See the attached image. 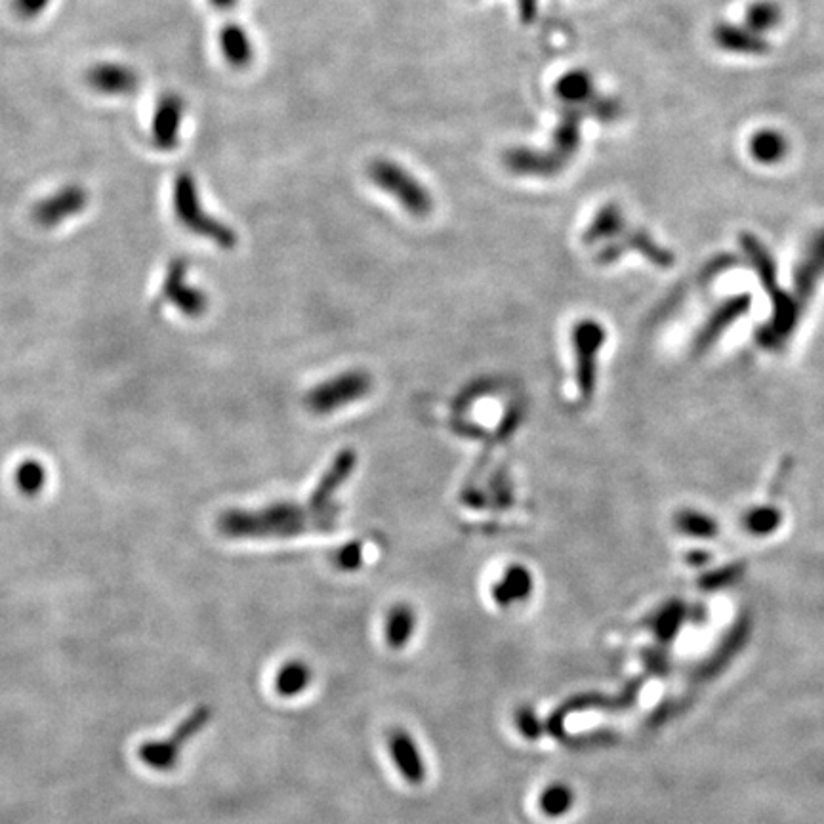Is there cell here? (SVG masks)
<instances>
[{
    "mask_svg": "<svg viewBox=\"0 0 824 824\" xmlns=\"http://www.w3.org/2000/svg\"><path fill=\"white\" fill-rule=\"evenodd\" d=\"M338 510H319L311 502H271L258 510H227L218 517V531L233 540L292 538L311 531H330Z\"/></svg>",
    "mask_w": 824,
    "mask_h": 824,
    "instance_id": "cell-1",
    "label": "cell"
},
{
    "mask_svg": "<svg viewBox=\"0 0 824 824\" xmlns=\"http://www.w3.org/2000/svg\"><path fill=\"white\" fill-rule=\"evenodd\" d=\"M174 212L176 218L187 231L216 243L220 248L231 250L237 245V233L220 222L218 218L210 216L201 205V197L197 191V184L189 172L178 174L174 182Z\"/></svg>",
    "mask_w": 824,
    "mask_h": 824,
    "instance_id": "cell-2",
    "label": "cell"
},
{
    "mask_svg": "<svg viewBox=\"0 0 824 824\" xmlns=\"http://www.w3.org/2000/svg\"><path fill=\"white\" fill-rule=\"evenodd\" d=\"M372 392V376L365 371H346L332 376L309 390L304 403L311 414L329 416Z\"/></svg>",
    "mask_w": 824,
    "mask_h": 824,
    "instance_id": "cell-3",
    "label": "cell"
},
{
    "mask_svg": "<svg viewBox=\"0 0 824 824\" xmlns=\"http://www.w3.org/2000/svg\"><path fill=\"white\" fill-rule=\"evenodd\" d=\"M607 342V330L598 319H578L571 332V344L575 351L578 395L582 401H590L598 388L599 353Z\"/></svg>",
    "mask_w": 824,
    "mask_h": 824,
    "instance_id": "cell-4",
    "label": "cell"
},
{
    "mask_svg": "<svg viewBox=\"0 0 824 824\" xmlns=\"http://www.w3.org/2000/svg\"><path fill=\"white\" fill-rule=\"evenodd\" d=\"M208 718H210L208 708L205 706L197 708L165 741H151L142 744L138 752L140 760L149 769H155V771L174 769L180 760L182 746H186L187 742L191 741L197 733H201V729L208 723Z\"/></svg>",
    "mask_w": 824,
    "mask_h": 824,
    "instance_id": "cell-5",
    "label": "cell"
},
{
    "mask_svg": "<svg viewBox=\"0 0 824 824\" xmlns=\"http://www.w3.org/2000/svg\"><path fill=\"white\" fill-rule=\"evenodd\" d=\"M187 273L189 262L186 258H174L166 266L165 279L161 285V300L187 317L195 319L205 315L208 309V296L203 290L189 285Z\"/></svg>",
    "mask_w": 824,
    "mask_h": 824,
    "instance_id": "cell-6",
    "label": "cell"
},
{
    "mask_svg": "<svg viewBox=\"0 0 824 824\" xmlns=\"http://www.w3.org/2000/svg\"><path fill=\"white\" fill-rule=\"evenodd\" d=\"M88 205V193L81 186H65L56 193L44 197L33 208V218L42 227L60 226L69 218H75Z\"/></svg>",
    "mask_w": 824,
    "mask_h": 824,
    "instance_id": "cell-7",
    "label": "cell"
},
{
    "mask_svg": "<svg viewBox=\"0 0 824 824\" xmlns=\"http://www.w3.org/2000/svg\"><path fill=\"white\" fill-rule=\"evenodd\" d=\"M372 178L378 186L384 187L386 191L395 195L397 201L407 210H411L412 214L424 216L426 212H430L432 208L430 197L424 193L422 187L416 186V182L411 180L407 174H403L399 168L378 163L372 168Z\"/></svg>",
    "mask_w": 824,
    "mask_h": 824,
    "instance_id": "cell-8",
    "label": "cell"
},
{
    "mask_svg": "<svg viewBox=\"0 0 824 824\" xmlns=\"http://www.w3.org/2000/svg\"><path fill=\"white\" fill-rule=\"evenodd\" d=\"M184 113L186 105L178 94H165L159 100L151 123V140L157 149L172 151L178 147Z\"/></svg>",
    "mask_w": 824,
    "mask_h": 824,
    "instance_id": "cell-9",
    "label": "cell"
},
{
    "mask_svg": "<svg viewBox=\"0 0 824 824\" xmlns=\"http://www.w3.org/2000/svg\"><path fill=\"white\" fill-rule=\"evenodd\" d=\"M86 83L103 96H132L140 88L138 73L123 63H98L86 71Z\"/></svg>",
    "mask_w": 824,
    "mask_h": 824,
    "instance_id": "cell-10",
    "label": "cell"
},
{
    "mask_svg": "<svg viewBox=\"0 0 824 824\" xmlns=\"http://www.w3.org/2000/svg\"><path fill=\"white\" fill-rule=\"evenodd\" d=\"M824 277V229H819L807 243L804 256L794 268V296L804 306L813 296L819 281Z\"/></svg>",
    "mask_w": 824,
    "mask_h": 824,
    "instance_id": "cell-11",
    "label": "cell"
},
{
    "mask_svg": "<svg viewBox=\"0 0 824 824\" xmlns=\"http://www.w3.org/2000/svg\"><path fill=\"white\" fill-rule=\"evenodd\" d=\"M357 466V454L351 449H344L334 456L329 468L325 470L323 477L319 479L317 487L309 496V502L317 506L319 510H338L334 504V496L340 491V487L350 479L353 470Z\"/></svg>",
    "mask_w": 824,
    "mask_h": 824,
    "instance_id": "cell-12",
    "label": "cell"
},
{
    "mask_svg": "<svg viewBox=\"0 0 824 824\" xmlns=\"http://www.w3.org/2000/svg\"><path fill=\"white\" fill-rule=\"evenodd\" d=\"M750 304H752L750 294H739V296H733V298L725 300L720 308L708 317L704 327L699 330V334L695 338V344H693L695 351L701 353V351L708 350L720 338L721 332H725L731 325H735L742 315H746L750 311Z\"/></svg>",
    "mask_w": 824,
    "mask_h": 824,
    "instance_id": "cell-13",
    "label": "cell"
},
{
    "mask_svg": "<svg viewBox=\"0 0 824 824\" xmlns=\"http://www.w3.org/2000/svg\"><path fill=\"white\" fill-rule=\"evenodd\" d=\"M714 41L721 50H727L733 54L762 56L769 52V42L746 25L742 27V25H733V23H721L714 29Z\"/></svg>",
    "mask_w": 824,
    "mask_h": 824,
    "instance_id": "cell-14",
    "label": "cell"
},
{
    "mask_svg": "<svg viewBox=\"0 0 824 824\" xmlns=\"http://www.w3.org/2000/svg\"><path fill=\"white\" fill-rule=\"evenodd\" d=\"M533 586L535 582L531 571L523 565H512L502 573V577L498 578V582L493 586V599L500 607L506 609L531 598Z\"/></svg>",
    "mask_w": 824,
    "mask_h": 824,
    "instance_id": "cell-15",
    "label": "cell"
},
{
    "mask_svg": "<svg viewBox=\"0 0 824 824\" xmlns=\"http://www.w3.org/2000/svg\"><path fill=\"white\" fill-rule=\"evenodd\" d=\"M742 250L746 252L752 268L756 271V275L762 281L763 289L767 290L769 298L777 296L781 292V287L777 283V266L773 256L769 254V250L763 247L762 241L752 235V233H742L741 235Z\"/></svg>",
    "mask_w": 824,
    "mask_h": 824,
    "instance_id": "cell-16",
    "label": "cell"
},
{
    "mask_svg": "<svg viewBox=\"0 0 824 824\" xmlns=\"http://www.w3.org/2000/svg\"><path fill=\"white\" fill-rule=\"evenodd\" d=\"M220 48L226 62L235 69H245L254 60V48L247 29L237 23H227L220 31Z\"/></svg>",
    "mask_w": 824,
    "mask_h": 824,
    "instance_id": "cell-17",
    "label": "cell"
},
{
    "mask_svg": "<svg viewBox=\"0 0 824 824\" xmlns=\"http://www.w3.org/2000/svg\"><path fill=\"white\" fill-rule=\"evenodd\" d=\"M750 153L762 165H777L788 153V142L777 130H760L750 140Z\"/></svg>",
    "mask_w": 824,
    "mask_h": 824,
    "instance_id": "cell-18",
    "label": "cell"
},
{
    "mask_svg": "<svg viewBox=\"0 0 824 824\" xmlns=\"http://www.w3.org/2000/svg\"><path fill=\"white\" fill-rule=\"evenodd\" d=\"M416 630V615L414 609L405 603L392 607L386 618V639L392 649H403Z\"/></svg>",
    "mask_w": 824,
    "mask_h": 824,
    "instance_id": "cell-19",
    "label": "cell"
},
{
    "mask_svg": "<svg viewBox=\"0 0 824 824\" xmlns=\"http://www.w3.org/2000/svg\"><path fill=\"white\" fill-rule=\"evenodd\" d=\"M311 678L313 674L308 664L300 660H290L285 666H281L275 678V689L281 697H298L308 689Z\"/></svg>",
    "mask_w": 824,
    "mask_h": 824,
    "instance_id": "cell-20",
    "label": "cell"
},
{
    "mask_svg": "<svg viewBox=\"0 0 824 824\" xmlns=\"http://www.w3.org/2000/svg\"><path fill=\"white\" fill-rule=\"evenodd\" d=\"M676 527L685 536L693 538H714L720 533V523L712 515L704 514L699 510H681L676 515Z\"/></svg>",
    "mask_w": 824,
    "mask_h": 824,
    "instance_id": "cell-21",
    "label": "cell"
},
{
    "mask_svg": "<svg viewBox=\"0 0 824 824\" xmlns=\"http://www.w3.org/2000/svg\"><path fill=\"white\" fill-rule=\"evenodd\" d=\"M540 811L550 817L559 819L571 811L575 804V792L567 784H550L542 794H540Z\"/></svg>",
    "mask_w": 824,
    "mask_h": 824,
    "instance_id": "cell-22",
    "label": "cell"
},
{
    "mask_svg": "<svg viewBox=\"0 0 824 824\" xmlns=\"http://www.w3.org/2000/svg\"><path fill=\"white\" fill-rule=\"evenodd\" d=\"M390 746H392L395 763L403 769V773L407 777H412L409 781H420L422 779V765H420V756H418L416 744L401 731V733L393 735Z\"/></svg>",
    "mask_w": 824,
    "mask_h": 824,
    "instance_id": "cell-23",
    "label": "cell"
},
{
    "mask_svg": "<svg viewBox=\"0 0 824 824\" xmlns=\"http://www.w3.org/2000/svg\"><path fill=\"white\" fill-rule=\"evenodd\" d=\"M14 483L21 495H41L48 483V472L39 460H25L14 472Z\"/></svg>",
    "mask_w": 824,
    "mask_h": 824,
    "instance_id": "cell-24",
    "label": "cell"
},
{
    "mask_svg": "<svg viewBox=\"0 0 824 824\" xmlns=\"http://www.w3.org/2000/svg\"><path fill=\"white\" fill-rule=\"evenodd\" d=\"M783 20L781 8L771 0H760L746 10V27L756 31L758 35L769 33Z\"/></svg>",
    "mask_w": 824,
    "mask_h": 824,
    "instance_id": "cell-25",
    "label": "cell"
},
{
    "mask_svg": "<svg viewBox=\"0 0 824 824\" xmlns=\"http://www.w3.org/2000/svg\"><path fill=\"white\" fill-rule=\"evenodd\" d=\"M742 523L750 535L769 536L781 527L783 514L775 506H758L744 515Z\"/></svg>",
    "mask_w": 824,
    "mask_h": 824,
    "instance_id": "cell-26",
    "label": "cell"
},
{
    "mask_svg": "<svg viewBox=\"0 0 824 824\" xmlns=\"http://www.w3.org/2000/svg\"><path fill=\"white\" fill-rule=\"evenodd\" d=\"M334 565H336L338 569H344V571L357 569V567L361 565V546L355 544V542L342 546V548L334 554Z\"/></svg>",
    "mask_w": 824,
    "mask_h": 824,
    "instance_id": "cell-27",
    "label": "cell"
},
{
    "mask_svg": "<svg viewBox=\"0 0 824 824\" xmlns=\"http://www.w3.org/2000/svg\"><path fill=\"white\" fill-rule=\"evenodd\" d=\"M50 6V0H14V10L23 20H35Z\"/></svg>",
    "mask_w": 824,
    "mask_h": 824,
    "instance_id": "cell-28",
    "label": "cell"
},
{
    "mask_svg": "<svg viewBox=\"0 0 824 824\" xmlns=\"http://www.w3.org/2000/svg\"><path fill=\"white\" fill-rule=\"evenodd\" d=\"M618 224V214L615 210H607L598 218V222L592 226V239H601L605 235L615 233Z\"/></svg>",
    "mask_w": 824,
    "mask_h": 824,
    "instance_id": "cell-29",
    "label": "cell"
},
{
    "mask_svg": "<svg viewBox=\"0 0 824 824\" xmlns=\"http://www.w3.org/2000/svg\"><path fill=\"white\" fill-rule=\"evenodd\" d=\"M239 0H210V4L218 10H233Z\"/></svg>",
    "mask_w": 824,
    "mask_h": 824,
    "instance_id": "cell-30",
    "label": "cell"
}]
</instances>
